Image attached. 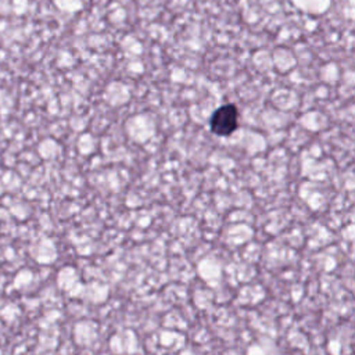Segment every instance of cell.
<instances>
[{"mask_svg": "<svg viewBox=\"0 0 355 355\" xmlns=\"http://www.w3.org/2000/svg\"><path fill=\"white\" fill-rule=\"evenodd\" d=\"M239 128V110L234 104L227 103L218 107L211 119L209 129L214 135L220 137H227Z\"/></svg>", "mask_w": 355, "mask_h": 355, "instance_id": "6da1fadb", "label": "cell"}]
</instances>
